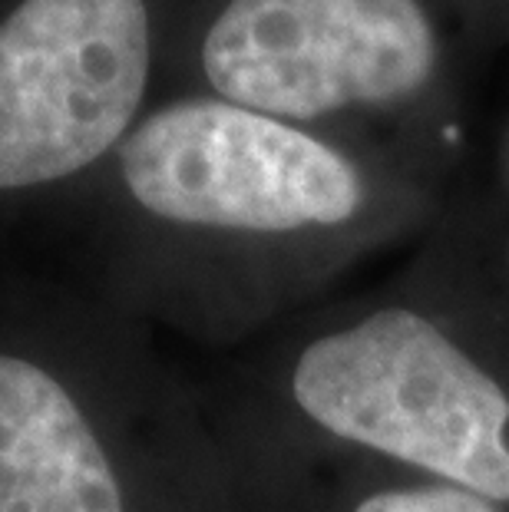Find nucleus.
<instances>
[{"label": "nucleus", "instance_id": "nucleus-1", "mask_svg": "<svg viewBox=\"0 0 509 512\" xmlns=\"http://www.w3.org/2000/svg\"><path fill=\"white\" fill-rule=\"evenodd\" d=\"M285 446L509 506V268L490 192H453L414 258L314 318L278 374Z\"/></svg>", "mask_w": 509, "mask_h": 512}, {"label": "nucleus", "instance_id": "nucleus-2", "mask_svg": "<svg viewBox=\"0 0 509 512\" xmlns=\"http://www.w3.org/2000/svg\"><path fill=\"white\" fill-rule=\"evenodd\" d=\"M460 162L314 133L186 93L143 113L116 149L129 209L159 235L245 261L262 304L348 278L447 209Z\"/></svg>", "mask_w": 509, "mask_h": 512}, {"label": "nucleus", "instance_id": "nucleus-3", "mask_svg": "<svg viewBox=\"0 0 509 512\" xmlns=\"http://www.w3.org/2000/svg\"><path fill=\"white\" fill-rule=\"evenodd\" d=\"M467 57L443 0H199L189 30L196 93L457 162Z\"/></svg>", "mask_w": 509, "mask_h": 512}, {"label": "nucleus", "instance_id": "nucleus-4", "mask_svg": "<svg viewBox=\"0 0 509 512\" xmlns=\"http://www.w3.org/2000/svg\"><path fill=\"white\" fill-rule=\"evenodd\" d=\"M166 0H20L0 20V189L70 179L143 116Z\"/></svg>", "mask_w": 509, "mask_h": 512}, {"label": "nucleus", "instance_id": "nucleus-5", "mask_svg": "<svg viewBox=\"0 0 509 512\" xmlns=\"http://www.w3.org/2000/svg\"><path fill=\"white\" fill-rule=\"evenodd\" d=\"M0 512H133L80 403L10 354H0Z\"/></svg>", "mask_w": 509, "mask_h": 512}, {"label": "nucleus", "instance_id": "nucleus-6", "mask_svg": "<svg viewBox=\"0 0 509 512\" xmlns=\"http://www.w3.org/2000/svg\"><path fill=\"white\" fill-rule=\"evenodd\" d=\"M285 512H509L447 479L338 450L285 446Z\"/></svg>", "mask_w": 509, "mask_h": 512}, {"label": "nucleus", "instance_id": "nucleus-7", "mask_svg": "<svg viewBox=\"0 0 509 512\" xmlns=\"http://www.w3.org/2000/svg\"><path fill=\"white\" fill-rule=\"evenodd\" d=\"M457 20L470 57L509 47V0H443Z\"/></svg>", "mask_w": 509, "mask_h": 512}, {"label": "nucleus", "instance_id": "nucleus-8", "mask_svg": "<svg viewBox=\"0 0 509 512\" xmlns=\"http://www.w3.org/2000/svg\"><path fill=\"white\" fill-rule=\"evenodd\" d=\"M490 195H493V205H496V219H500V245H503L506 268H509V129H506L503 146H500V172H496V189Z\"/></svg>", "mask_w": 509, "mask_h": 512}]
</instances>
